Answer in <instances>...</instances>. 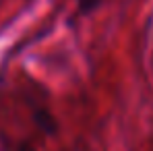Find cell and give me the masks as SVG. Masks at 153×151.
Returning <instances> with one entry per match:
<instances>
[{"label": "cell", "mask_w": 153, "mask_h": 151, "mask_svg": "<svg viewBox=\"0 0 153 151\" xmlns=\"http://www.w3.org/2000/svg\"><path fill=\"white\" fill-rule=\"evenodd\" d=\"M31 118H33V124L37 126L44 135L48 137H54L58 132V120L54 118V114L50 112L48 106L44 103H31Z\"/></svg>", "instance_id": "cell-1"}, {"label": "cell", "mask_w": 153, "mask_h": 151, "mask_svg": "<svg viewBox=\"0 0 153 151\" xmlns=\"http://www.w3.org/2000/svg\"><path fill=\"white\" fill-rule=\"evenodd\" d=\"M75 2H76V6H79L81 15H89L95 8H100V4H102V0H75Z\"/></svg>", "instance_id": "cell-2"}, {"label": "cell", "mask_w": 153, "mask_h": 151, "mask_svg": "<svg viewBox=\"0 0 153 151\" xmlns=\"http://www.w3.org/2000/svg\"><path fill=\"white\" fill-rule=\"evenodd\" d=\"M17 151H35V149H33V147H31L29 143H21V145L17 147Z\"/></svg>", "instance_id": "cell-3"}]
</instances>
